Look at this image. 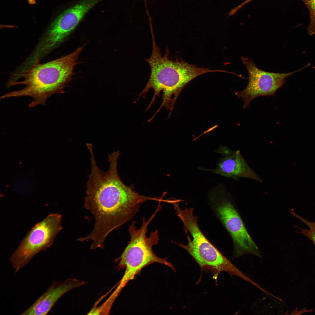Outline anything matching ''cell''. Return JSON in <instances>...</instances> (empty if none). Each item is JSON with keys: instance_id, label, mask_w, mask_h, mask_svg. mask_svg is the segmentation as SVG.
<instances>
[{"instance_id": "obj_6", "label": "cell", "mask_w": 315, "mask_h": 315, "mask_svg": "<svg viewBox=\"0 0 315 315\" xmlns=\"http://www.w3.org/2000/svg\"><path fill=\"white\" fill-rule=\"evenodd\" d=\"M62 217L59 213L50 214L28 232L9 258L15 272L28 263L36 254L52 244L62 228Z\"/></svg>"}, {"instance_id": "obj_8", "label": "cell", "mask_w": 315, "mask_h": 315, "mask_svg": "<svg viewBox=\"0 0 315 315\" xmlns=\"http://www.w3.org/2000/svg\"><path fill=\"white\" fill-rule=\"evenodd\" d=\"M102 0H81L66 9L51 23L44 34L51 46L56 48L75 29L86 13Z\"/></svg>"}, {"instance_id": "obj_11", "label": "cell", "mask_w": 315, "mask_h": 315, "mask_svg": "<svg viewBox=\"0 0 315 315\" xmlns=\"http://www.w3.org/2000/svg\"><path fill=\"white\" fill-rule=\"evenodd\" d=\"M306 5L310 15V23L307 31L310 34H315V0H300Z\"/></svg>"}, {"instance_id": "obj_2", "label": "cell", "mask_w": 315, "mask_h": 315, "mask_svg": "<svg viewBox=\"0 0 315 315\" xmlns=\"http://www.w3.org/2000/svg\"><path fill=\"white\" fill-rule=\"evenodd\" d=\"M85 44L71 53L42 64H34L28 68L13 75L10 86L23 85L19 90L3 94L1 99L11 97L28 96L32 100L30 107L39 105H44L47 99L57 93L65 92L64 88L72 79L74 69L77 64L78 58Z\"/></svg>"}, {"instance_id": "obj_9", "label": "cell", "mask_w": 315, "mask_h": 315, "mask_svg": "<svg viewBox=\"0 0 315 315\" xmlns=\"http://www.w3.org/2000/svg\"><path fill=\"white\" fill-rule=\"evenodd\" d=\"M222 155L221 158L214 169H209L201 167L200 170L209 171L235 181L244 178L255 180L260 183L261 178L251 168L242 155L240 150L233 151L228 147L222 146L216 151Z\"/></svg>"}, {"instance_id": "obj_10", "label": "cell", "mask_w": 315, "mask_h": 315, "mask_svg": "<svg viewBox=\"0 0 315 315\" xmlns=\"http://www.w3.org/2000/svg\"><path fill=\"white\" fill-rule=\"evenodd\" d=\"M86 283V281L75 278L69 279L62 282L53 281L45 293L21 315H46L65 293Z\"/></svg>"}, {"instance_id": "obj_12", "label": "cell", "mask_w": 315, "mask_h": 315, "mask_svg": "<svg viewBox=\"0 0 315 315\" xmlns=\"http://www.w3.org/2000/svg\"><path fill=\"white\" fill-rule=\"evenodd\" d=\"M253 0H246L231 10L228 13L229 16H231L235 14L240 9L246 4Z\"/></svg>"}, {"instance_id": "obj_7", "label": "cell", "mask_w": 315, "mask_h": 315, "mask_svg": "<svg viewBox=\"0 0 315 315\" xmlns=\"http://www.w3.org/2000/svg\"><path fill=\"white\" fill-rule=\"evenodd\" d=\"M241 60L248 73V82L244 90L235 92V94L238 98L243 101V108L244 109L249 106L250 102L254 98L262 96H274L276 91L284 84L286 78L304 68V67L288 73L270 72L258 68L251 59L242 57Z\"/></svg>"}, {"instance_id": "obj_3", "label": "cell", "mask_w": 315, "mask_h": 315, "mask_svg": "<svg viewBox=\"0 0 315 315\" xmlns=\"http://www.w3.org/2000/svg\"><path fill=\"white\" fill-rule=\"evenodd\" d=\"M151 34L152 54L149 58L146 60L150 67V74L145 87L139 96L144 97L150 89L154 90L152 99L146 109L147 110L162 91V104L155 114L163 106L169 110L170 113L179 94L188 83L202 74L219 72V70L198 67L196 65L188 64L183 59L180 61L177 57L174 60L170 59L167 47L163 56L156 44L153 31Z\"/></svg>"}, {"instance_id": "obj_5", "label": "cell", "mask_w": 315, "mask_h": 315, "mask_svg": "<svg viewBox=\"0 0 315 315\" xmlns=\"http://www.w3.org/2000/svg\"><path fill=\"white\" fill-rule=\"evenodd\" d=\"M153 218L151 217L147 221L143 218L141 226L138 229L135 226V221L129 227L130 240L118 259L120 261L117 266L119 269H125L118 286L120 289L133 279L142 269L150 264H162L174 270L173 265L166 259L158 257L153 251V246L157 245L159 240L157 230L151 233L149 236H146L148 225Z\"/></svg>"}, {"instance_id": "obj_4", "label": "cell", "mask_w": 315, "mask_h": 315, "mask_svg": "<svg viewBox=\"0 0 315 315\" xmlns=\"http://www.w3.org/2000/svg\"><path fill=\"white\" fill-rule=\"evenodd\" d=\"M208 200L215 215L230 235L233 244L232 258L246 254L262 257L260 250L246 228L232 196L224 186L210 190Z\"/></svg>"}, {"instance_id": "obj_1", "label": "cell", "mask_w": 315, "mask_h": 315, "mask_svg": "<svg viewBox=\"0 0 315 315\" xmlns=\"http://www.w3.org/2000/svg\"><path fill=\"white\" fill-rule=\"evenodd\" d=\"M84 207L93 215L95 223L88 235L77 239L91 240V249L102 248L108 234L131 220L140 205L153 198L141 195L125 185L118 169L111 167L106 172L100 169L89 174L86 183Z\"/></svg>"}]
</instances>
